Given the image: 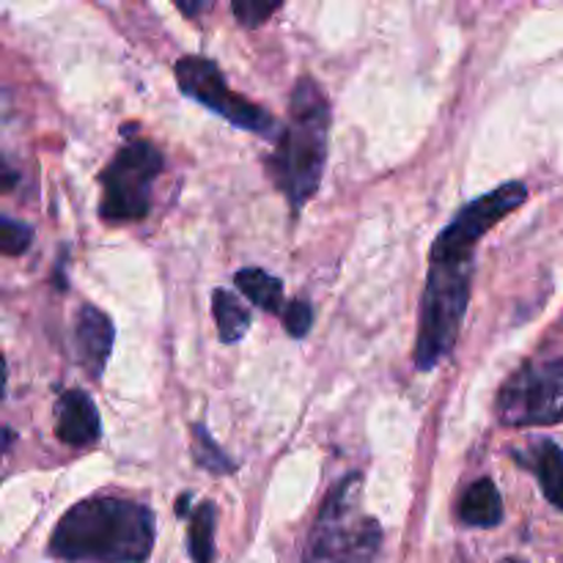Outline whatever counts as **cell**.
Masks as SVG:
<instances>
[{"label":"cell","instance_id":"obj_12","mask_svg":"<svg viewBox=\"0 0 563 563\" xmlns=\"http://www.w3.org/2000/svg\"><path fill=\"white\" fill-rule=\"evenodd\" d=\"M234 284L253 306L264 308L267 313H278L284 308V284L275 275L258 267H245L234 275Z\"/></svg>","mask_w":563,"mask_h":563},{"label":"cell","instance_id":"obj_2","mask_svg":"<svg viewBox=\"0 0 563 563\" xmlns=\"http://www.w3.org/2000/svg\"><path fill=\"white\" fill-rule=\"evenodd\" d=\"M157 539V517L135 500L97 495L71 506L49 537V555L71 563H143Z\"/></svg>","mask_w":563,"mask_h":563},{"label":"cell","instance_id":"obj_11","mask_svg":"<svg viewBox=\"0 0 563 563\" xmlns=\"http://www.w3.org/2000/svg\"><path fill=\"white\" fill-rule=\"evenodd\" d=\"M460 517L465 526L495 528L504 522V498L489 478H478L460 500Z\"/></svg>","mask_w":563,"mask_h":563},{"label":"cell","instance_id":"obj_1","mask_svg":"<svg viewBox=\"0 0 563 563\" xmlns=\"http://www.w3.org/2000/svg\"><path fill=\"white\" fill-rule=\"evenodd\" d=\"M526 201L528 187L522 181H509L495 187L487 196L473 198L438 234L429 256L427 289H423L421 319H418L416 366L421 372L440 366L460 339L467 300H471L473 256L478 240Z\"/></svg>","mask_w":563,"mask_h":563},{"label":"cell","instance_id":"obj_17","mask_svg":"<svg viewBox=\"0 0 563 563\" xmlns=\"http://www.w3.org/2000/svg\"><path fill=\"white\" fill-rule=\"evenodd\" d=\"M311 324H313V308H311V302H306V300H291L289 306H286L284 328H286V333L291 335V339H302V335H308V330H311Z\"/></svg>","mask_w":563,"mask_h":563},{"label":"cell","instance_id":"obj_13","mask_svg":"<svg viewBox=\"0 0 563 563\" xmlns=\"http://www.w3.org/2000/svg\"><path fill=\"white\" fill-rule=\"evenodd\" d=\"M212 317L223 344H236L251 328V311L245 308V302H240V297L225 289L212 291Z\"/></svg>","mask_w":563,"mask_h":563},{"label":"cell","instance_id":"obj_6","mask_svg":"<svg viewBox=\"0 0 563 563\" xmlns=\"http://www.w3.org/2000/svg\"><path fill=\"white\" fill-rule=\"evenodd\" d=\"M174 75L185 97L196 99L198 104L209 108L212 113L223 115L236 130H247L253 135L269 137V141H278L280 137L275 115L269 110H264L262 104L245 99L242 93L231 91L229 82H225V75L212 58L185 55V58H179L174 64Z\"/></svg>","mask_w":563,"mask_h":563},{"label":"cell","instance_id":"obj_4","mask_svg":"<svg viewBox=\"0 0 563 563\" xmlns=\"http://www.w3.org/2000/svg\"><path fill=\"white\" fill-rule=\"evenodd\" d=\"M383 548V528L363 511V478L350 473L324 498L308 537L302 563H374Z\"/></svg>","mask_w":563,"mask_h":563},{"label":"cell","instance_id":"obj_18","mask_svg":"<svg viewBox=\"0 0 563 563\" xmlns=\"http://www.w3.org/2000/svg\"><path fill=\"white\" fill-rule=\"evenodd\" d=\"M280 9V3H251V0H242V3L231 5L234 16L240 20V25L256 27L262 22H267L275 11Z\"/></svg>","mask_w":563,"mask_h":563},{"label":"cell","instance_id":"obj_9","mask_svg":"<svg viewBox=\"0 0 563 563\" xmlns=\"http://www.w3.org/2000/svg\"><path fill=\"white\" fill-rule=\"evenodd\" d=\"M55 434L66 445H91L102 434L97 405L86 390H66L55 405Z\"/></svg>","mask_w":563,"mask_h":563},{"label":"cell","instance_id":"obj_7","mask_svg":"<svg viewBox=\"0 0 563 563\" xmlns=\"http://www.w3.org/2000/svg\"><path fill=\"white\" fill-rule=\"evenodd\" d=\"M498 416L506 427L563 421V361L528 363L500 388Z\"/></svg>","mask_w":563,"mask_h":563},{"label":"cell","instance_id":"obj_14","mask_svg":"<svg viewBox=\"0 0 563 563\" xmlns=\"http://www.w3.org/2000/svg\"><path fill=\"white\" fill-rule=\"evenodd\" d=\"M214 520H218V509L212 500H203L196 506L190 517V528H187V548H190L192 563H212L214 559Z\"/></svg>","mask_w":563,"mask_h":563},{"label":"cell","instance_id":"obj_19","mask_svg":"<svg viewBox=\"0 0 563 563\" xmlns=\"http://www.w3.org/2000/svg\"><path fill=\"white\" fill-rule=\"evenodd\" d=\"M176 5H179L181 14H187V16H196V14H201V11L209 9V3H196V5H190V3H176Z\"/></svg>","mask_w":563,"mask_h":563},{"label":"cell","instance_id":"obj_15","mask_svg":"<svg viewBox=\"0 0 563 563\" xmlns=\"http://www.w3.org/2000/svg\"><path fill=\"white\" fill-rule=\"evenodd\" d=\"M192 460H196L198 467L214 473V476H220V473H231L236 467L234 460H231V456L225 454L212 438H209L203 423H196V427H192Z\"/></svg>","mask_w":563,"mask_h":563},{"label":"cell","instance_id":"obj_10","mask_svg":"<svg viewBox=\"0 0 563 563\" xmlns=\"http://www.w3.org/2000/svg\"><path fill=\"white\" fill-rule=\"evenodd\" d=\"M520 465H526L542 484V493L555 509L563 511V451L553 440H533L531 449L517 451Z\"/></svg>","mask_w":563,"mask_h":563},{"label":"cell","instance_id":"obj_8","mask_svg":"<svg viewBox=\"0 0 563 563\" xmlns=\"http://www.w3.org/2000/svg\"><path fill=\"white\" fill-rule=\"evenodd\" d=\"M113 350V322L97 306H82L75 319V352L93 379L102 377Z\"/></svg>","mask_w":563,"mask_h":563},{"label":"cell","instance_id":"obj_20","mask_svg":"<svg viewBox=\"0 0 563 563\" xmlns=\"http://www.w3.org/2000/svg\"><path fill=\"white\" fill-rule=\"evenodd\" d=\"M504 563H520V561H515V559H509V561H504Z\"/></svg>","mask_w":563,"mask_h":563},{"label":"cell","instance_id":"obj_16","mask_svg":"<svg viewBox=\"0 0 563 563\" xmlns=\"http://www.w3.org/2000/svg\"><path fill=\"white\" fill-rule=\"evenodd\" d=\"M33 229L31 225L20 223L14 218H0V247H3L5 256H20L31 247Z\"/></svg>","mask_w":563,"mask_h":563},{"label":"cell","instance_id":"obj_5","mask_svg":"<svg viewBox=\"0 0 563 563\" xmlns=\"http://www.w3.org/2000/svg\"><path fill=\"white\" fill-rule=\"evenodd\" d=\"M163 168V152L154 143H124L99 176L102 185L99 214L104 223H130L146 218L152 212V187Z\"/></svg>","mask_w":563,"mask_h":563},{"label":"cell","instance_id":"obj_3","mask_svg":"<svg viewBox=\"0 0 563 563\" xmlns=\"http://www.w3.org/2000/svg\"><path fill=\"white\" fill-rule=\"evenodd\" d=\"M330 104L313 77H300L291 88L289 119L280 132L267 170L275 187L289 198L295 209L317 196L328 163Z\"/></svg>","mask_w":563,"mask_h":563}]
</instances>
